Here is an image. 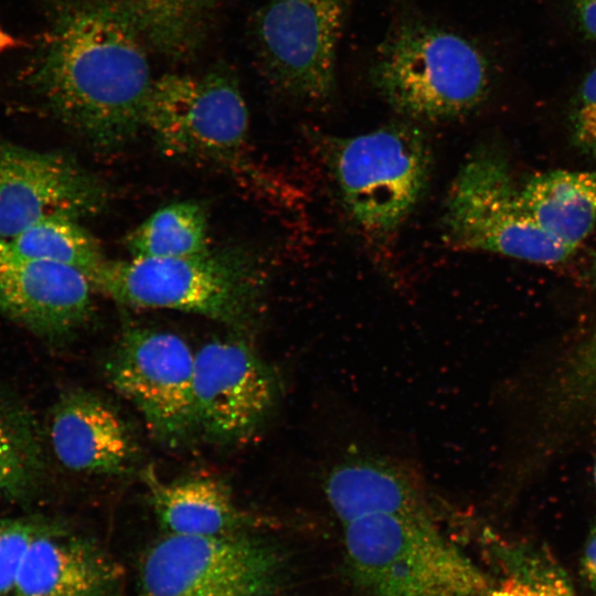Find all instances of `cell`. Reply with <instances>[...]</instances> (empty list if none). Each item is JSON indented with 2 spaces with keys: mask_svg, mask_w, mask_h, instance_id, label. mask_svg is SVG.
Instances as JSON below:
<instances>
[{
  "mask_svg": "<svg viewBox=\"0 0 596 596\" xmlns=\"http://www.w3.org/2000/svg\"><path fill=\"white\" fill-rule=\"evenodd\" d=\"M342 525L349 575L366 596H485L493 584L430 514L372 513Z\"/></svg>",
  "mask_w": 596,
  "mask_h": 596,
  "instance_id": "obj_3",
  "label": "cell"
},
{
  "mask_svg": "<svg viewBox=\"0 0 596 596\" xmlns=\"http://www.w3.org/2000/svg\"><path fill=\"white\" fill-rule=\"evenodd\" d=\"M193 409L196 432L227 444L251 436L275 405L274 372L243 340H213L194 352Z\"/></svg>",
  "mask_w": 596,
  "mask_h": 596,
  "instance_id": "obj_11",
  "label": "cell"
},
{
  "mask_svg": "<svg viewBox=\"0 0 596 596\" xmlns=\"http://www.w3.org/2000/svg\"><path fill=\"white\" fill-rule=\"evenodd\" d=\"M355 0H267L253 36L269 82L298 102L323 105L337 91V53Z\"/></svg>",
  "mask_w": 596,
  "mask_h": 596,
  "instance_id": "obj_9",
  "label": "cell"
},
{
  "mask_svg": "<svg viewBox=\"0 0 596 596\" xmlns=\"http://www.w3.org/2000/svg\"><path fill=\"white\" fill-rule=\"evenodd\" d=\"M41 448L33 425L19 412L0 407V494L28 493L41 470Z\"/></svg>",
  "mask_w": 596,
  "mask_h": 596,
  "instance_id": "obj_22",
  "label": "cell"
},
{
  "mask_svg": "<svg viewBox=\"0 0 596 596\" xmlns=\"http://www.w3.org/2000/svg\"><path fill=\"white\" fill-rule=\"evenodd\" d=\"M147 44L116 0H67L42 42L31 82L49 109L93 147L118 149L143 128Z\"/></svg>",
  "mask_w": 596,
  "mask_h": 596,
  "instance_id": "obj_1",
  "label": "cell"
},
{
  "mask_svg": "<svg viewBox=\"0 0 596 596\" xmlns=\"http://www.w3.org/2000/svg\"><path fill=\"white\" fill-rule=\"evenodd\" d=\"M573 13L583 35L596 43V0H573Z\"/></svg>",
  "mask_w": 596,
  "mask_h": 596,
  "instance_id": "obj_26",
  "label": "cell"
},
{
  "mask_svg": "<svg viewBox=\"0 0 596 596\" xmlns=\"http://www.w3.org/2000/svg\"><path fill=\"white\" fill-rule=\"evenodd\" d=\"M131 257H184L206 253L207 217L198 203L185 201L152 213L126 237Z\"/></svg>",
  "mask_w": 596,
  "mask_h": 596,
  "instance_id": "obj_21",
  "label": "cell"
},
{
  "mask_svg": "<svg viewBox=\"0 0 596 596\" xmlns=\"http://www.w3.org/2000/svg\"><path fill=\"white\" fill-rule=\"evenodd\" d=\"M41 523L23 519L0 521V595L11 593Z\"/></svg>",
  "mask_w": 596,
  "mask_h": 596,
  "instance_id": "obj_24",
  "label": "cell"
},
{
  "mask_svg": "<svg viewBox=\"0 0 596 596\" xmlns=\"http://www.w3.org/2000/svg\"><path fill=\"white\" fill-rule=\"evenodd\" d=\"M116 572L92 542L41 523L23 558L12 596H107Z\"/></svg>",
  "mask_w": 596,
  "mask_h": 596,
  "instance_id": "obj_15",
  "label": "cell"
},
{
  "mask_svg": "<svg viewBox=\"0 0 596 596\" xmlns=\"http://www.w3.org/2000/svg\"><path fill=\"white\" fill-rule=\"evenodd\" d=\"M93 288L73 267L0 257V313L39 336L58 338L82 327L93 311Z\"/></svg>",
  "mask_w": 596,
  "mask_h": 596,
  "instance_id": "obj_13",
  "label": "cell"
},
{
  "mask_svg": "<svg viewBox=\"0 0 596 596\" xmlns=\"http://www.w3.org/2000/svg\"><path fill=\"white\" fill-rule=\"evenodd\" d=\"M156 517L171 534L225 535L245 533L256 523L240 508L228 488L213 478L162 482L145 475Z\"/></svg>",
  "mask_w": 596,
  "mask_h": 596,
  "instance_id": "obj_17",
  "label": "cell"
},
{
  "mask_svg": "<svg viewBox=\"0 0 596 596\" xmlns=\"http://www.w3.org/2000/svg\"><path fill=\"white\" fill-rule=\"evenodd\" d=\"M368 74L384 102L415 123L471 114L491 84L488 60L477 44L409 7L393 18Z\"/></svg>",
  "mask_w": 596,
  "mask_h": 596,
  "instance_id": "obj_2",
  "label": "cell"
},
{
  "mask_svg": "<svg viewBox=\"0 0 596 596\" xmlns=\"http://www.w3.org/2000/svg\"><path fill=\"white\" fill-rule=\"evenodd\" d=\"M106 198L100 181L66 155L0 140V241L46 219L92 215Z\"/></svg>",
  "mask_w": 596,
  "mask_h": 596,
  "instance_id": "obj_12",
  "label": "cell"
},
{
  "mask_svg": "<svg viewBox=\"0 0 596 596\" xmlns=\"http://www.w3.org/2000/svg\"><path fill=\"white\" fill-rule=\"evenodd\" d=\"M583 575L596 593V524L592 528L581 558Z\"/></svg>",
  "mask_w": 596,
  "mask_h": 596,
  "instance_id": "obj_27",
  "label": "cell"
},
{
  "mask_svg": "<svg viewBox=\"0 0 596 596\" xmlns=\"http://www.w3.org/2000/svg\"><path fill=\"white\" fill-rule=\"evenodd\" d=\"M194 352L178 334L141 327L124 331L105 372L113 387L140 412L153 435L169 446L195 433Z\"/></svg>",
  "mask_w": 596,
  "mask_h": 596,
  "instance_id": "obj_10",
  "label": "cell"
},
{
  "mask_svg": "<svg viewBox=\"0 0 596 596\" xmlns=\"http://www.w3.org/2000/svg\"><path fill=\"white\" fill-rule=\"evenodd\" d=\"M503 556V574L485 596H579L550 557L519 549Z\"/></svg>",
  "mask_w": 596,
  "mask_h": 596,
  "instance_id": "obj_23",
  "label": "cell"
},
{
  "mask_svg": "<svg viewBox=\"0 0 596 596\" xmlns=\"http://www.w3.org/2000/svg\"><path fill=\"white\" fill-rule=\"evenodd\" d=\"M92 283L125 306L179 310L230 327L251 322L263 285L252 260L234 251L106 259Z\"/></svg>",
  "mask_w": 596,
  "mask_h": 596,
  "instance_id": "obj_4",
  "label": "cell"
},
{
  "mask_svg": "<svg viewBox=\"0 0 596 596\" xmlns=\"http://www.w3.org/2000/svg\"><path fill=\"white\" fill-rule=\"evenodd\" d=\"M143 128L169 156L237 162L247 143L248 110L234 72L217 65L153 79Z\"/></svg>",
  "mask_w": 596,
  "mask_h": 596,
  "instance_id": "obj_8",
  "label": "cell"
},
{
  "mask_svg": "<svg viewBox=\"0 0 596 596\" xmlns=\"http://www.w3.org/2000/svg\"><path fill=\"white\" fill-rule=\"evenodd\" d=\"M521 193L536 224L573 251L596 231V169L540 172L521 183Z\"/></svg>",
  "mask_w": 596,
  "mask_h": 596,
  "instance_id": "obj_18",
  "label": "cell"
},
{
  "mask_svg": "<svg viewBox=\"0 0 596 596\" xmlns=\"http://www.w3.org/2000/svg\"><path fill=\"white\" fill-rule=\"evenodd\" d=\"M594 480H595V486H596V459H595V466H594Z\"/></svg>",
  "mask_w": 596,
  "mask_h": 596,
  "instance_id": "obj_29",
  "label": "cell"
},
{
  "mask_svg": "<svg viewBox=\"0 0 596 596\" xmlns=\"http://www.w3.org/2000/svg\"><path fill=\"white\" fill-rule=\"evenodd\" d=\"M573 145L587 157L596 158V66L582 79L570 111Z\"/></svg>",
  "mask_w": 596,
  "mask_h": 596,
  "instance_id": "obj_25",
  "label": "cell"
},
{
  "mask_svg": "<svg viewBox=\"0 0 596 596\" xmlns=\"http://www.w3.org/2000/svg\"><path fill=\"white\" fill-rule=\"evenodd\" d=\"M324 493L341 523L372 513L430 514L419 477L392 459L366 456L339 462L326 478Z\"/></svg>",
  "mask_w": 596,
  "mask_h": 596,
  "instance_id": "obj_16",
  "label": "cell"
},
{
  "mask_svg": "<svg viewBox=\"0 0 596 596\" xmlns=\"http://www.w3.org/2000/svg\"><path fill=\"white\" fill-rule=\"evenodd\" d=\"M147 46L172 61L203 45L221 0H116Z\"/></svg>",
  "mask_w": 596,
  "mask_h": 596,
  "instance_id": "obj_19",
  "label": "cell"
},
{
  "mask_svg": "<svg viewBox=\"0 0 596 596\" xmlns=\"http://www.w3.org/2000/svg\"><path fill=\"white\" fill-rule=\"evenodd\" d=\"M50 440L60 464L76 472L120 475L136 458L124 419L106 401L85 391L66 393L56 403Z\"/></svg>",
  "mask_w": 596,
  "mask_h": 596,
  "instance_id": "obj_14",
  "label": "cell"
},
{
  "mask_svg": "<svg viewBox=\"0 0 596 596\" xmlns=\"http://www.w3.org/2000/svg\"><path fill=\"white\" fill-rule=\"evenodd\" d=\"M0 257L70 266L91 281L106 260L97 240L77 220L66 217L43 220L10 240L0 241Z\"/></svg>",
  "mask_w": 596,
  "mask_h": 596,
  "instance_id": "obj_20",
  "label": "cell"
},
{
  "mask_svg": "<svg viewBox=\"0 0 596 596\" xmlns=\"http://www.w3.org/2000/svg\"><path fill=\"white\" fill-rule=\"evenodd\" d=\"M284 565L277 546L246 532L167 533L142 558L139 596H270Z\"/></svg>",
  "mask_w": 596,
  "mask_h": 596,
  "instance_id": "obj_7",
  "label": "cell"
},
{
  "mask_svg": "<svg viewBox=\"0 0 596 596\" xmlns=\"http://www.w3.org/2000/svg\"><path fill=\"white\" fill-rule=\"evenodd\" d=\"M326 160L352 220L370 235L396 231L424 195L433 158L415 121L401 119L353 137H329Z\"/></svg>",
  "mask_w": 596,
  "mask_h": 596,
  "instance_id": "obj_5",
  "label": "cell"
},
{
  "mask_svg": "<svg viewBox=\"0 0 596 596\" xmlns=\"http://www.w3.org/2000/svg\"><path fill=\"white\" fill-rule=\"evenodd\" d=\"M447 244L555 265L575 254L547 235L528 211L508 159L479 147L464 161L448 190L441 219Z\"/></svg>",
  "mask_w": 596,
  "mask_h": 596,
  "instance_id": "obj_6",
  "label": "cell"
},
{
  "mask_svg": "<svg viewBox=\"0 0 596 596\" xmlns=\"http://www.w3.org/2000/svg\"><path fill=\"white\" fill-rule=\"evenodd\" d=\"M21 45V42L0 26V53Z\"/></svg>",
  "mask_w": 596,
  "mask_h": 596,
  "instance_id": "obj_28",
  "label": "cell"
}]
</instances>
